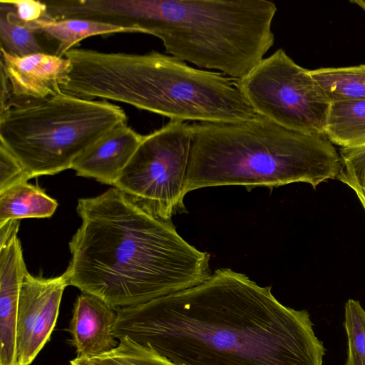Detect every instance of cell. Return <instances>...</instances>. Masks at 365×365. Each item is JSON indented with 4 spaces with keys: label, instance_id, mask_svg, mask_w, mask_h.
<instances>
[{
    "label": "cell",
    "instance_id": "cell-1",
    "mask_svg": "<svg viewBox=\"0 0 365 365\" xmlns=\"http://www.w3.org/2000/svg\"><path fill=\"white\" fill-rule=\"evenodd\" d=\"M113 335L150 346L178 365H322L309 314L281 304L230 268L148 302L115 309Z\"/></svg>",
    "mask_w": 365,
    "mask_h": 365
},
{
    "label": "cell",
    "instance_id": "cell-2",
    "mask_svg": "<svg viewBox=\"0 0 365 365\" xmlns=\"http://www.w3.org/2000/svg\"><path fill=\"white\" fill-rule=\"evenodd\" d=\"M81 224L69 242V286L113 309L143 304L206 281L210 255L110 187L78 200Z\"/></svg>",
    "mask_w": 365,
    "mask_h": 365
},
{
    "label": "cell",
    "instance_id": "cell-3",
    "mask_svg": "<svg viewBox=\"0 0 365 365\" xmlns=\"http://www.w3.org/2000/svg\"><path fill=\"white\" fill-rule=\"evenodd\" d=\"M65 57L72 66L61 88L67 94L122 102L182 122L230 123L257 115L235 79L158 51L134 54L73 48Z\"/></svg>",
    "mask_w": 365,
    "mask_h": 365
},
{
    "label": "cell",
    "instance_id": "cell-4",
    "mask_svg": "<svg viewBox=\"0 0 365 365\" xmlns=\"http://www.w3.org/2000/svg\"><path fill=\"white\" fill-rule=\"evenodd\" d=\"M184 193L242 185L273 188L335 179L341 157L324 134L285 128L257 115L230 123L194 122Z\"/></svg>",
    "mask_w": 365,
    "mask_h": 365
},
{
    "label": "cell",
    "instance_id": "cell-5",
    "mask_svg": "<svg viewBox=\"0 0 365 365\" xmlns=\"http://www.w3.org/2000/svg\"><path fill=\"white\" fill-rule=\"evenodd\" d=\"M277 10L267 0H153L148 32L171 56L237 80L274 45Z\"/></svg>",
    "mask_w": 365,
    "mask_h": 365
},
{
    "label": "cell",
    "instance_id": "cell-6",
    "mask_svg": "<svg viewBox=\"0 0 365 365\" xmlns=\"http://www.w3.org/2000/svg\"><path fill=\"white\" fill-rule=\"evenodd\" d=\"M127 115L106 100L65 93L16 104L0 114V143L31 178L71 169L74 160Z\"/></svg>",
    "mask_w": 365,
    "mask_h": 365
},
{
    "label": "cell",
    "instance_id": "cell-7",
    "mask_svg": "<svg viewBox=\"0 0 365 365\" xmlns=\"http://www.w3.org/2000/svg\"><path fill=\"white\" fill-rule=\"evenodd\" d=\"M190 123L170 120L143 138L113 185L153 215L171 221L185 212L184 187L190 160Z\"/></svg>",
    "mask_w": 365,
    "mask_h": 365
},
{
    "label": "cell",
    "instance_id": "cell-8",
    "mask_svg": "<svg viewBox=\"0 0 365 365\" xmlns=\"http://www.w3.org/2000/svg\"><path fill=\"white\" fill-rule=\"evenodd\" d=\"M235 81L257 115L289 130L324 134L331 103L310 70L284 49Z\"/></svg>",
    "mask_w": 365,
    "mask_h": 365
},
{
    "label": "cell",
    "instance_id": "cell-9",
    "mask_svg": "<svg viewBox=\"0 0 365 365\" xmlns=\"http://www.w3.org/2000/svg\"><path fill=\"white\" fill-rule=\"evenodd\" d=\"M67 286L65 273L43 278L26 272L18 307L16 365H30L50 340Z\"/></svg>",
    "mask_w": 365,
    "mask_h": 365
},
{
    "label": "cell",
    "instance_id": "cell-10",
    "mask_svg": "<svg viewBox=\"0 0 365 365\" xmlns=\"http://www.w3.org/2000/svg\"><path fill=\"white\" fill-rule=\"evenodd\" d=\"M71 67V61L65 56L38 53L16 57L1 48L0 68L11 86V107L61 93V88L68 81Z\"/></svg>",
    "mask_w": 365,
    "mask_h": 365
},
{
    "label": "cell",
    "instance_id": "cell-11",
    "mask_svg": "<svg viewBox=\"0 0 365 365\" xmlns=\"http://www.w3.org/2000/svg\"><path fill=\"white\" fill-rule=\"evenodd\" d=\"M117 314L99 297L81 292L73 304L68 331L76 357H95L115 348L113 335Z\"/></svg>",
    "mask_w": 365,
    "mask_h": 365
},
{
    "label": "cell",
    "instance_id": "cell-12",
    "mask_svg": "<svg viewBox=\"0 0 365 365\" xmlns=\"http://www.w3.org/2000/svg\"><path fill=\"white\" fill-rule=\"evenodd\" d=\"M143 138L127 124L118 125L77 158L71 169L78 176L113 185Z\"/></svg>",
    "mask_w": 365,
    "mask_h": 365
},
{
    "label": "cell",
    "instance_id": "cell-13",
    "mask_svg": "<svg viewBox=\"0 0 365 365\" xmlns=\"http://www.w3.org/2000/svg\"><path fill=\"white\" fill-rule=\"evenodd\" d=\"M27 271L23 255H0V365H16V327L21 284Z\"/></svg>",
    "mask_w": 365,
    "mask_h": 365
},
{
    "label": "cell",
    "instance_id": "cell-14",
    "mask_svg": "<svg viewBox=\"0 0 365 365\" xmlns=\"http://www.w3.org/2000/svg\"><path fill=\"white\" fill-rule=\"evenodd\" d=\"M38 34L58 43L54 53L59 57L86 38L117 33H143L140 29L118 26L103 22L78 19L53 20L43 19L27 23Z\"/></svg>",
    "mask_w": 365,
    "mask_h": 365
},
{
    "label": "cell",
    "instance_id": "cell-15",
    "mask_svg": "<svg viewBox=\"0 0 365 365\" xmlns=\"http://www.w3.org/2000/svg\"><path fill=\"white\" fill-rule=\"evenodd\" d=\"M57 207V201L39 186L18 184L0 192V226L11 220L50 217Z\"/></svg>",
    "mask_w": 365,
    "mask_h": 365
},
{
    "label": "cell",
    "instance_id": "cell-16",
    "mask_svg": "<svg viewBox=\"0 0 365 365\" xmlns=\"http://www.w3.org/2000/svg\"><path fill=\"white\" fill-rule=\"evenodd\" d=\"M324 134L341 148L365 145V99L331 103Z\"/></svg>",
    "mask_w": 365,
    "mask_h": 365
},
{
    "label": "cell",
    "instance_id": "cell-17",
    "mask_svg": "<svg viewBox=\"0 0 365 365\" xmlns=\"http://www.w3.org/2000/svg\"><path fill=\"white\" fill-rule=\"evenodd\" d=\"M330 103L365 99V64L310 70Z\"/></svg>",
    "mask_w": 365,
    "mask_h": 365
},
{
    "label": "cell",
    "instance_id": "cell-18",
    "mask_svg": "<svg viewBox=\"0 0 365 365\" xmlns=\"http://www.w3.org/2000/svg\"><path fill=\"white\" fill-rule=\"evenodd\" d=\"M0 5L1 48L16 57L49 53L39 42L38 33L27 23L19 19L11 4L6 0H1Z\"/></svg>",
    "mask_w": 365,
    "mask_h": 365
},
{
    "label": "cell",
    "instance_id": "cell-19",
    "mask_svg": "<svg viewBox=\"0 0 365 365\" xmlns=\"http://www.w3.org/2000/svg\"><path fill=\"white\" fill-rule=\"evenodd\" d=\"M99 356L108 365H178L128 336L120 338L115 348Z\"/></svg>",
    "mask_w": 365,
    "mask_h": 365
},
{
    "label": "cell",
    "instance_id": "cell-20",
    "mask_svg": "<svg viewBox=\"0 0 365 365\" xmlns=\"http://www.w3.org/2000/svg\"><path fill=\"white\" fill-rule=\"evenodd\" d=\"M344 317L348 341L345 365H365V310L359 301L349 299L345 304Z\"/></svg>",
    "mask_w": 365,
    "mask_h": 365
},
{
    "label": "cell",
    "instance_id": "cell-21",
    "mask_svg": "<svg viewBox=\"0 0 365 365\" xmlns=\"http://www.w3.org/2000/svg\"><path fill=\"white\" fill-rule=\"evenodd\" d=\"M341 168L336 179L351 187L365 210V145L341 148Z\"/></svg>",
    "mask_w": 365,
    "mask_h": 365
},
{
    "label": "cell",
    "instance_id": "cell-22",
    "mask_svg": "<svg viewBox=\"0 0 365 365\" xmlns=\"http://www.w3.org/2000/svg\"><path fill=\"white\" fill-rule=\"evenodd\" d=\"M29 179L19 160L0 143V192Z\"/></svg>",
    "mask_w": 365,
    "mask_h": 365
},
{
    "label": "cell",
    "instance_id": "cell-23",
    "mask_svg": "<svg viewBox=\"0 0 365 365\" xmlns=\"http://www.w3.org/2000/svg\"><path fill=\"white\" fill-rule=\"evenodd\" d=\"M14 8L19 20L24 23L47 19V6L44 1L35 0H6Z\"/></svg>",
    "mask_w": 365,
    "mask_h": 365
},
{
    "label": "cell",
    "instance_id": "cell-24",
    "mask_svg": "<svg viewBox=\"0 0 365 365\" xmlns=\"http://www.w3.org/2000/svg\"><path fill=\"white\" fill-rule=\"evenodd\" d=\"M1 100H0V114L9 110L12 105L13 96L9 80L1 68Z\"/></svg>",
    "mask_w": 365,
    "mask_h": 365
},
{
    "label": "cell",
    "instance_id": "cell-25",
    "mask_svg": "<svg viewBox=\"0 0 365 365\" xmlns=\"http://www.w3.org/2000/svg\"><path fill=\"white\" fill-rule=\"evenodd\" d=\"M69 363L70 365H108L99 356L91 358L76 357Z\"/></svg>",
    "mask_w": 365,
    "mask_h": 365
},
{
    "label": "cell",
    "instance_id": "cell-26",
    "mask_svg": "<svg viewBox=\"0 0 365 365\" xmlns=\"http://www.w3.org/2000/svg\"><path fill=\"white\" fill-rule=\"evenodd\" d=\"M350 3L358 5L365 11V0H353L350 1Z\"/></svg>",
    "mask_w": 365,
    "mask_h": 365
}]
</instances>
